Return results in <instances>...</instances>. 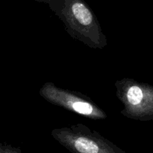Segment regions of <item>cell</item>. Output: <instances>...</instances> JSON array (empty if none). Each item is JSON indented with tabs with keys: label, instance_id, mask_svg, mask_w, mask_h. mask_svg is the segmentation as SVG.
Segmentation results:
<instances>
[{
	"label": "cell",
	"instance_id": "4",
	"mask_svg": "<svg viewBox=\"0 0 153 153\" xmlns=\"http://www.w3.org/2000/svg\"><path fill=\"white\" fill-rule=\"evenodd\" d=\"M39 94L52 104L91 119L107 118L105 112L88 96L79 92L60 88L54 82H45L40 88Z\"/></svg>",
	"mask_w": 153,
	"mask_h": 153
},
{
	"label": "cell",
	"instance_id": "1",
	"mask_svg": "<svg viewBox=\"0 0 153 153\" xmlns=\"http://www.w3.org/2000/svg\"><path fill=\"white\" fill-rule=\"evenodd\" d=\"M49 4L69 35L93 49H103L107 37L96 15L82 0H37Z\"/></svg>",
	"mask_w": 153,
	"mask_h": 153
},
{
	"label": "cell",
	"instance_id": "5",
	"mask_svg": "<svg viewBox=\"0 0 153 153\" xmlns=\"http://www.w3.org/2000/svg\"><path fill=\"white\" fill-rule=\"evenodd\" d=\"M0 153H22V151L18 147L0 142Z\"/></svg>",
	"mask_w": 153,
	"mask_h": 153
},
{
	"label": "cell",
	"instance_id": "2",
	"mask_svg": "<svg viewBox=\"0 0 153 153\" xmlns=\"http://www.w3.org/2000/svg\"><path fill=\"white\" fill-rule=\"evenodd\" d=\"M51 136L71 153H126L97 130L82 123L53 129Z\"/></svg>",
	"mask_w": 153,
	"mask_h": 153
},
{
	"label": "cell",
	"instance_id": "3",
	"mask_svg": "<svg viewBox=\"0 0 153 153\" xmlns=\"http://www.w3.org/2000/svg\"><path fill=\"white\" fill-rule=\"evenodd\" d=\"M116 95L123 105L121 114L135 120L149 119L153 115V89L128 77L117 80Z\"/></svg>",
	"mask_w": 153,
	"mask_h": 153
}]
</instances>
